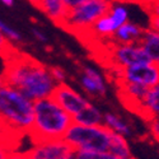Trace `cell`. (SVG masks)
I'll return each instance as SVG.
<instances>
[{
	"label": "cell",
	"mask_w": 159,
	"mask_h": 159,
	"mask_svg": "<svg viewBox=\"0 0 159 159\" xmlns=\"http://www.w3.org/2000/svg\"><path fill=\"white\" fill-rule=\"evenodd\" d=\"M8 159H31V157L28 155L27 152L22 153V152H18V150H13Z\"/></svg>",
	"instance_id": "f546056e"
},
{
	"label": "cell",
	"mask_w": 159,
	"mask_h": 159,
	"mask_svg": "<svg viewBox=\"0 0 159 159\" xmlns=\"http://www.w3.org/2000/svg\"><path fill=\"white\" fill-rule=\"evenodd\" d=\"M103 125L107 127L110 131L116 132V134L124 135L126 138L132 135L131 126L125 121V118L121 117L115 112H106L103 113Z\"/></svg>",
	"instance_id": "2e32d148"
},
{
	"label": "cell",
	"mask_w": 159,
	"mask_h": 159,
	"mask_svg": "<svg viewBox=\"0 0 159 159\" xmlns=\"http://www.w3.org/2000/svg\"><path fill=\"white\" fill-rule=\"evenodd\" d=\"M145 8L149 11V16H159V0H148Z\"/></svg>",
	"instance_id": "83f0119b"
},
{
	"label": "cell",
	"mask_w": 159,
	"mask_h": 159,
	"mask_svg": "<svg viewBox=\"0 0 159 159\" xmlns=\"http://www.w3.org/2000/svg\"><path fill=\"white\" fill-rule=\"evenodd\" d=\"M107 152H96V150H73L71 159H107Z\"/></svg>",
	"instance_id": "7402d4cb"
},
{
	"label": "cell",
	"mask_w": 159,
	"mask_h": 159,
	"mask_svg": "<svg viewBox=\"0 0 159 159\" xmlns=\"http://www.w3.org/2000/svg\"><path fill=\"white\" fill-rule=\"evenodd\" d=\"M110 59L115 69L150 61L140 43H115L110 50Z\"/></svg>",
	"instance_id": "ba28073f"
},
{
	"label": "cell",
	"mask_w": 159,
	"mask_h": 159,
	"mask_svg": "<svg viewBox=\"0 0 159 159\" xmlns=\"http://www.w3.org/2000/svg\"><path fill=\"white\" fill-rule=\"evenodd\" d=\"M70 159H71V158H70Z\"/></svg>",
	"instance_id": "f35d334b"
},
{
	"label": "cell",
	"mask_w": 159,
	"mask_h": 159,
	"mask_svg": "<svg viewBox=\"0 0 159 159\" xmlns=\"http://www.w3.org/2000/svg\"><path fill=\"white\" fill-rule=\"evenodd\" d=\"M103 2H106V3H108V4H111L112 2H115V0H103Z\"/></svg>",
	"instance_id": "74e56055"
},
{
	"label": "cell",
	"mask_w": 159,
	"mask_h": 159,
	"mask_svg": "<svg viewBox=\"0 0 159 159\" xmlns=\"http://www.w3.org/2000/svg\"><path fill=\"white\" fill-rule=\"evenodd\" d=\"M118 2H124V3H127V2H138V0H118Z\"/></svg>",
	"instance_id": "8d00e7d4"
},
{
	"label": "cell",
	"mask_w": 159,
	"mask_h": 159,
	"mask_svg": "<svg viewBox=\"0 0 159 159\" xmlns=\"http://www.w3.org/2000/svg\"><path fill=\"white\" fill-rule=\"evenodd\" d=\"M7 59L3 71L7 84L20 90L32 101L51 97L56 88L50 68L25 55H14L13 52Z\"/></svg>",
	"instance_id": "6da1fadb"
},
{
	"label": "cell",
	"mask_w": 159,
	"mask_h": 159,
	"mask_svg": "<svg viewBox=\"0 0 159 159\" xmlns=\"http://www.w3.org/2000/svg\"><path fill=\"white\" fill-rule=\"evenodd\" d=\"M107 159H135V158L132 157V155H130V157H115V155H112V154L108 153Z\"/></svg>",
	"instance_id": "d6a6232c"
},
{
	"label": "cell",
	"mask_w": 159,
	"mask_h": 159,
	"mask_svg": "<svg viewBox=\"0 0 159 159\" xmlns=\"http://www.w3.org/2000/svg\"><path fill=\"white\" fill-rule=\"evenodd\" d=\"M52 97H54V99L73 117L76 113L80 112L90 102L83 92L76 90L68 83L57 84L54 93H52Z\"/></svg>",
	"instance_id": "30bf717a"
},
{
	"label": "cell",
	"mask_w": 159,
	"mask_h": 159,
	"mask_svg": "<svg viewBox=\"0 0 159 159\" xmlns=\"http://www.w3.org/2000/svg\"><path fill=\"white\" fill-rule=\"evenodd\" d=\"M111 131L102 125H82L73 122L64 136V140L73 150L108 152Z\"/></svg>",
	"instance_id": "277c9868"
},
{
	"label": "cell",
	"mask_w": 159,
	"mask_h": 159,
	"mask_svg": "<svg viewBox=\"0 0 159 159\" xmlns=\"http://www.w3.org/2000/svg\"><path fill=\"white\" fill-rule=\"evenodd\" d=\"M16 0H0V3H3L5 7H13Z\"/></svg>",
	"instance_id": "e575fe53"
},
{
	"label": "cell",
	"mask_w": 159,
	"mask_h": 159,
	"mask_svg": "<svg viewBox=\"0 0 159 159\" xmlns=\"http://www.w3.org/2000/svg\"><path fill=\"white\" fill-rule=\"evenodd\" d=\"M147 121L159 117V83L148 88L147 94L135 111Z\"/></svg>",
	"instance_id": "7c38bea8"
},
{
	"label": "cell",
	"mask_w": 159,
	"mask_h": 159,
	"mask_svg": "<svg viewBox=\"0 0 159 159\" xmlns=\"http://www.w3.org/2000/svg\"><path fill=\"white\" fill-rule=\"evenodd\" d=\"M149 28L159 32V16H150L149 17Z\"/></svg>",
	"instance_id": "4dcf8cb0"
},
{
	"label": "cell",
	"mask_w": 159,
	"mask_h": 159,
	"mask_svg": "<svg viewBox=\"0 0 159 159\" xmlns=\"http://www.w3.org/2000/svg\"><path fill=\"white\" fill-rule=\"evenodd\" d=\"M74 122L82 125H102L103 124V112L96 104L89 102L85 107L73 117Z\"/></svg>",
	"instance_id": "e0dca14e"
},
{
	"label": "cell",
	"mask_w": 159,
	"mask_h": 159,
	"mask_svg": "<svg viewBox=\"0 0 159 159\" xmlns=\"http://www.w3.org/2000/svg\"><path fill=\"white\" fill-rule=\"evenodd\" d=\"M13 150H16V148L11 144L7 141H0V159H8Z\"/></svg>",
	"instance_id": "4316f807"
},
{
	"label": "cell",
	"mask_w": 159,
	"mask_h": 159,
	"mask_svg": "<svg viewBox=\"0 0 159 159\" xmlns=\"http://www.w3.org/2000/svg\"><path fill=\"white\" fill-rule=\"evenodd\" d=\"M140 46L145 51L148 59L159 65V32L152 28H145L140 39Z\"/></svg>",
	"instance_id": "9a60e30c"
},
{
	"label": "cell",
	"mask_w": 159,
	"mask_h": 159,
	"mask_svg": "<svg viewBox=\"0 0 159 159\" xmlns=\"http://www.w3.org/2000/svg\"><path fill=\"white\" fill-rule=\"evenodd\" d=\"M28 2H30L31 4H33L34 7H38V5H39V3H41L42 0H28Z\"/></svg>",
	"instance_id": "d590c367"
},
{
	"label": "cell",
	"mask_w": 159,
	"mask_h": 159,
	"mask_svg": "<svg viewBox=\"0 0 159 159\" xmlns=\"http://www.w3.org/2000/svg\"><path fill=\"white\" fill-rule=\"evenodd\" d=\"M116 79L118 83H135L150 88L159 83V65L145 61L116 69Z\"/></svg>",
	"instance_id": "8992f818"
},
{
	"label": "cell",
	"mask_w": 159,
	"mask_h": 159,
	"mask_svg": "<svg viewBox=\"0 0 159 159\" xmlns=\"http://www.w3.org/2000/svg\"><path fill=\"white\" fill-rule=\"evenodd\" d=\"M144 27L140 24L127 20L125 24L120 25L112 36L115 43H139L144 33Z\"/></svg>",
	"instance_id": "4fadbf2b"
},
{
	"label": "cell",
	"mask_w": 159,
	"mask_h": 159,
	"mask_svg": "<svg viewBox=\"0 0 159 159\" xmlns=\"http://www.w3.org/2000/svg\"><path fill=\"white\" fill-rule=\"evenodd\" d=\"M79 84L82 92L92 99L102 98L107 94L108 85L102 71L92 65H84L79 75Z\"/></svg>",
	"instance_id": "9c48e42d"
},
{
	"label": "cell",
	"mask_w": 159,
	"mask_h": 159,
	"mask_svg": "<svg viewBox=\"0 0 159 159\" xmlns=\"http://www.w3.org/2000/svg\"><path fill=\"white\" fill-rule=\"evenodd\" d=\"M118 90H120L121 102L127 108L135 112L147 94L148 88L135 83H118Z\"/></svg>",
	"instance_id": "8fae6325"
},
{
	"label": "cell",
	"mask_w": 159,
	"mask_h": 159,
	"mask_svg": "<svg viewBox=\"0 0 159 159\" xmlns=\"http://www.w3.org/2000/svg\"><path fill=\"white\" fill-rule=\"evenodd\" d=\"M32 36L34 37L36 41L42 42V43L47 42V39H48L47 38V34L42 30H39V28H32Z\"/></svg>",
	"instance_id": "f1b7e54d"
},
{
	"label": "cell",
	"mask_w": 159,
	"mask_h": 159,
	"mask_svg": "<svg viewBox=\"0 0 159 159\" xmlns=\"http://www.w3.org/2000/svg\"><path fill=\"white\" fill-rule=\"evenodd\" d=\"M149 124V132L150 135L153 136V139L159 143V117H155V118H152V120L148 121Z\"/></svg>",
	"instance_id": "484cf974"
},
{
	"label": "cell",
	"mask_w": 159,
	"mask_h": 159,
	"mask_svg": "<svg viewBox=\"0 0 159 159\" xmlns=\"http://www.w3.org/2000/svg\"><path fill=\"white\" fill-rule=\"evenodd\" d=\"M62 2L65 3V5L68 7L69 9H71L74 7H78L79 4H82L83 2H85V0H62Z\"/></svg>",
	"instance_id": "1f68e13d"
},
{
	"label": "cell",
	"mask_w": 159,
	"mask_h": 159,
	"mask_svg": "<svg viewBox=\"0 0 159 159\" xmlns=\"http://www.w3.org/2000/svg\"><path fill=\"white\" fill-rule=\"evenodd\" d=\"M107 153H110L115 157H130L131 155V148H130V144L127 141V138L111 131L110 147H108Z\"/></svg>",
	"instance_id": "ffe728a7"
},
{
	"label": "cell",
	"mask_w": 159,
	"mask_h": 159,
	"mask_svg": "<svg viewBox=\"0 0 159 159\" xmlns=\"http://www.w3.org/2000/svg\"><path fill=\"white\" fill-rule=\"evenodd\" d=\"M50 73H51L52 79L56 82V84H62V83H66V80H68V74L60 66H52V68H50Z\"/></svg>",
	"instance_id": "d4e9b609"
},
{
	"label": "cell",
	"mask_w": 159,
	"mask_h": 159,
	"mask_svg": "<svg viewBox=\"0 0 159 159\" xmlns=\"http://www.w3.org/2000/svg\"><path fill=\"white\" fill-rule=\"evenodd\" d=\"M34 101L20 90L5 85L0 92V115L17 135H30L33 122Z\"/></svg>",
	"instance_id": "3957f363"
},
{
	"label": "cell",
	"mask_w": 159,
	"mask_h": 159,
	"mask_svg": "<svg viewBox=\"0 0 159 159\" xmlns=\"http://www.w3.org/2000/svg\"><path fill=\"white\" fill-rule=\"evenodd\" d=\"M27 152L31 159H70L73 149L64 139H47L32 141Z\"/></svg>",
	"instance_id": "52a82bcc"
},
{
	"label": "cell",
	"mask_w": 159,
	"mask_h": 159,
	"mask_svg": "<svg viewBox=\"0 0 159 159\" xmlns=\"http://www.w3.org/2000/svg\"><path fill=\"white\" fill-rule=\"evenodd\" d=\"M14 52V48H13V45L10 43L9 39L4 36V33L0 31V55L8 57L9 55H11Z\"/></svg>",
	"instance_id": "cb8c5ba5"
},
{
	"label": "cell",
	"mask_w": 159,
	"mask_h": 159,
	"mask_svg": "<svg viewBox=\"0 0 159 159\" xmlns=\"http://www.w3.org/2000/svg\"><path fill=\"white\" fill-rule=\"evenodd\" d=\"M18 138H20V136L17 135L16 132L8 126V124L5 122V120L2 117V115H0V141H7V143H9V144L13 145L11 141L13 140H17ZM13 147H14V145H13Z\"/></svg>",
	"instance_id": "603a6c76"
},
{
	"label": "cell",
	"mask_w": 159,
	"mask_h": 159,
	"mask_svg": "<svg viewBox=\"0 0 159 159\" xmlns=\"http://www.w3.org/2000/svg\"><path fill=\"white\" fill-rule=\"evenodd\" d=\"M107 16L110 17V19L112 20L115 28L117 30L120 25L125 24L129 20V9L126 7V4L124 2H118V0H115L110 4Z\"/></svg>",
	"instance_id": "d6986e66"
},
{
	"label": "cell",
	"mask_w": 159,
	"mask_h": 159,
	"mask_svg": "<svg viewBox=\"0 0 159 159\" xmlns=\"http://www.w3.org/2000/svg\"><path fill=\"white\" fill-rule=\"evenodd\" d=\"M108 8L110 4L103 0H85L78 7L69 9L61 27L76 34L88 33L92 24L102 16L107 14Z\"/></svg>",
	"instance_id": "5b68a950"
},
{
	"label": "cell",
	"mask_w": 159,
	"mask_h": 159,
	"mask_svg": "<svg viewBox=\"0 0 159 159\" xmlns=\"http://www.w3.org/2000/svg\"><path fill=\"white\" fill-rule=\"evenodd\" d=\"M7 85V80H5V76L3 73H0V92H2V89Z\"/></svg>",
	"instance_id": "836d02e7"
},
{
	"label": "cell",
	"mask_w": 159,
	"mask_h": 159,
	"mask_svg": "<svg viewBox=\"0 0 159 159\" xmlns=\"http://www.w3.org/2000/svg\"><path fill=\"white\" fill-rule=\"evenodd\" d=\"M73 122V116L66 112L52 96L38 99L34 101L33 122L30 136L32 141L64 139Z\"/></svg>",
	"instance_id": "7a4b0ae2"
},
{
	"label": "cell",
	"mask_w": 159,
	"mask_h": 159,
	"mask_svg": "<svg viewBox=\"0 0 159 159\" xmlns=\"http://www.w3.org/2000/svg\"><path fill=\"white\" fill-rule=\"evenodd\" d=\"M115 31H116V28H115L112 20L110 19V17L107 14H104L92 24L88 33L94 34L98 38H112Z\"/></svg>",
	"instance_id": "ac0fdd59"
},
{
	"label": "cell",
	"mask_w": 159,
	"mask_h": 159,
	"mask_svg": "<svg viewBox=\"0 0 159 159\" xmlns=\"http://www.w3.org/2000/svg\"><path fill=\"white\" fill-rule=\"evenodd\" d=\"M37 8L43 11L48 19H51L60 27L69 13V8L65 5L62 0H42Z\"/></svg>",
	"instance_id": "5bb4252c"
},
{
	"label": "cell",
	"mask_w": 159,
	"mask_h": 159,
	"mask_svg": "<svg viewBox=\"0 0 159 159\" xmlns=\"http://www.w3.org/2000/svg\"><path fill=\"white\" fill-rule=\"evenodd\" d=\"M0 31L4 33V36L9 39L11 45H18L23 41V36L17 30H14L11 25H9L8 23H5L2 19H0Z\"/></svg>",
	"instance_id": "44dd1931"
}]
</instances>
